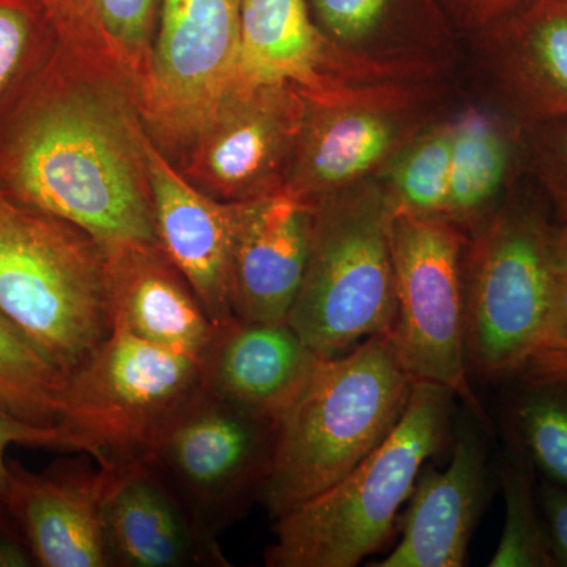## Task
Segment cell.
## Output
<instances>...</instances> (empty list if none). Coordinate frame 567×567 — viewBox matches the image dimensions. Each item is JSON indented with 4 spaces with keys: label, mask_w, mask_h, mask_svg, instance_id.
Returning a JSON list of instances; mask_svg holds the SVG:
<instances>
[{
    "label": "cell",
    "mask_w": 567,
    "mask_h": 567,
    "mask_svg": "<svg viewBox=\"0 0 567 567\" xmlns=\"http://www.w3.org/2000/svg\"><path fill=\"white\" fill-rule=\"evenodd\" d=\"M525 167L567 221V115L525 130Z\"/></svg>",
    "instance_id": "obj_30"
},
{
    "label": "cell",
    "mask_w": 567,
    "mask_h": 567,
    "mask_svg": "<svg viewBox=\"0 0 567 567\" xmlns=\"http://www.w3.org/2000/svg\"><path fill=\"white\" fill-rule=\"evenodd\" d=\"M241 0H162L142 121L162 151L182 153L238 76Z\"/></svg>",
    "instance_id": "obj_10"
},
{
    "label": "cell",
    "mask_w": 567,
    "mask_h": 567,
    "mask_svg": "<svg viewBox=\"0 0 567 567\" xmlns=\"http://www.w3.org/2000/svg\"><path fill=\"white\" fill-rule=\"evenodd\" d=\"M499 486L505 495V525L491 567H558L551 551L539 498L537 472L513 425H505Z\"/></svg>",
    "instance_id": "obj_26"
},
{
    "label": "cell",
    "mask_w": 567,
    "mask_h": 567,
    "mask_svg": "<svg viewBox=\"0 0 567 567\" xmlns=\"http://www.w3.org/2000/svg\"><path fill=\"white\" fill-rule=\"evenodd\" d=\"M525 368L567 374V271L555 274L543 336Z\"/></svg>",
    "instance_id": "obj_32"
},
{
    "label": "cell",
    "mask_w": 567,
    "mask_h": 567,
    "mask_svg": "<svg viewBox=\"0 0 567 567\" xmlns=\"http://www.w3.org/2000/svg\"><path fill=\"white\" fill-rule=\"evenodd\" d=\"M35 566L20 527L6 503L0 502V567Z\"/></svg>",
    "instance_id": "obj_35"
},
{
    "label": "cell",
    "mask_w": 567,
    "mask_h": 567,
    "mask_svg": "<svg viewBox=\"0 0 567 567\" xmlns=\"http://www.w3.org/2000/svg\"><path fill=\"white\" fill-rule=\"evenodd\" d=\"M133 93L58 40L0 122V193L102 245L158 241Z\"/></svg>",
    "instance_id": "obj_1"
},
{
    "label": "cell",
    "mask_w": 567,
    "mask_h": 567,
    "mask_svg": "<svg viewBox=\"0 0 567 567\" xmlns=\"http://www.w3.org/2000/svg\"><path fill=\"white\" fill-rule=\"evenodd\" d=\"M276 82L295 85L309 102L328 103L393 81L339 51L316 24L308 0H241L235 85Z\"/></svg>",
    "instance_id": "obj_15"
},
{
    "label": "cell",
    "mask_w": 567,
    "mask_h": 567,
    "mask_svg": "<svg viewBox=\"0 0 567 567\" xmlns=\"http://www.w3.org/2000/svg\"><path fill=\"white\" fill-rule=\"evenodd\" d=\"M421 103L412 82L372 85L334 102L308 100L284 192L315 207L374 181L423 132Z\"/></svg>",
    "instance_id": "obj_12"
},
{
    "label": "cell",
    "mask_w": 567,
    "mask_h": 567,
    "mask_svg": "<svg viewBox=\"0 0 567 567\" xmlns=\"http://www.w3.org/2000/svg\"><path fill=\"white\" fill-rule=\"evenodd\" d=\"M278 423L203 386L147 458L200 524L219 536L260 502Z\"/></svg>",
    "instance_id": "obj_9"
},
{
    "label": "cell",
    "mask_w": 567,
    "mask_h": 567,
    "mask_svg": "<svg viewBox=\"0 0 567 567\" xmlns=\"http://www.w3.org/2000/svg\"><path fill=\"white\" fill-rule=\"evenodd\" d=\"M55 35L122 82L137 100L158 28L162 0H40Z\"/></svg>",
    "instance_id": "obj_23"
},
{
    "label": "cell",
    "mask_w": 567,
    "mask_h": 567,
    "mask_svg": "<svg viewBox=\"0 0 567 567\" xmlns=\"http://www.w3.org/2000/svg\"><path fill=\"white\" fill-rule=\"evenodd\" d=\"M111 468L103 506L107 567H229L212 535L147 457Z\"/></svg>",
    "instance_id": "obj_14"
},
{
    "label": "cell",
    "mask_w": 567,
    "mask_h": 567,
    "mask_svg": "<svg viewBox=\"0 0 567 567\" xmlns=\"http://www.w3.org/2000/svg\"><path fill=\"white\" fill-rule=\"evenodd\" d=\"M507 117L524 130L567 115V13L527 0L481 33Z\"/></svg>",
    "instance_id": "obj_21"
},
{
    "label": "cell",
    "mask_w": 567,
    "mask_h": 567,
    "mask_svg": "<svg viewBox=\"0 0 567 567\" xmlns=\"http://www.w3.org/2000/svg\"><path fill=\"white\" fill-rule=\"evenodd\" d=\"M320 31L383 80H427L451 37L439 0H308Z\"/></svg>",
    "instance_id": "obj_19"
},
{
    "label": "cell",
    "mask_w": 567,
    "mask_h": 567,
    "mask_svg": "<svg viewBox=\"0 0 567 567\" xmlns=\"http://www.w3.org/2000/svg\"><path fill=\"white\" fill-rule=\"evenodd\" d=\"M554 259L558 271H567V221L555 226Z\"/></svg>",
    "instance_id": "obj_36"
},
{
    "label": "cell",
    "mask_w": 567,
    "mask_h": 567,
    "mask_svg": "<svg viewBox=\"0 0 567 567\" xmlns=\"http://www.w3.org/2000/svg\"><path fill=\"white\" fill-rule=\"evenodd\" d=\"M319 358L287 322H245L234 317L216 328L200 361L204 386L279 421Z\"/></svg>",
    "instance_id": "obj_22"
},
{
    "label": "cell",
    "mask_w": 567,
    "mask_h": 567,
    "mask_svg": "<svg viewBox=\"0 0 567 567\" xmlns=\"http://www.w3.org/2000/svg\"><path fill=\"white\" fill-rule=\"evenodd\" d=\"M525 2L527 0H439L453 28L477 37Z\"/></svg>",
    "instance_id": "obj_33"
},
{
    "label": "cell",
    "mask_w": 567,
    "mask_h": 567,
    "mask_svg": "<svg viewBox=\"0 0 567 567\" xmlns=\"http://www.w3.org/2000/svg\"><path fill=\"white\" fill-rule=\"evenodd\" d=\"M11 445L43 447V450L73 451L91 456L87 443L65 427H43L25 423L0 404V502L6 503L9 488V461L7 450Z\"/></svg>",
    "instance_id": "obj_31"
},
{
    "label": "cell",
    "mask_w": 567,
    "mask_h": 567,
    "mask_svg": "<svg viewBox=\"0 0 567 567\" xmlns=\"http://www.w3.org/2000/svg\"><path fill=\"white\" fill-rule=\"evenodd\" d=\"M555 2H557L558 6L561 7V9L567 13V0H555Z\"/></svg>",
    "instance_id": "obj_37"
},
{
    "label": "cell",
    "mask_w": 567,
    "mask_h": 567,
    "mask_svg": "<svg viewBox=\"0 0 567 567\" xmlns=\"http://www.w3.org/2000/svg\"><path fill=\"white\" fill-rule=\"evenodd\" d=\"M451 132L445 219L470 235L502 207L511 182L525 167V130L505 112L468 110L451 122Z\"/></svg>",
    "instance_id": "obj_24"
},
{
    "label": "cell",
    "mask_w": 567,
    "mask_h": 567,
    "mask_svg": "<svg viewBox=\"0 0 567 567\" xmlns=\"http://www.w3.org/2000/svg\"><path fill=\"white\" fill-rule=\"evenodd\" d=\"M66 375L0 312V404L25 423L62 427Z\"/></svg>",
    "instance_id": "obj_27"
},
{
    "label": "cell",
    "mask_w": 567,
    "mask_h": 567,
    "mask_svg": "<svg viewBox=\"0 0 567 567\" xmlns=\"http://www.w3.org/2000/svg\"><path fill=\"white\" fill-rule=\"evenodd\" d=\"M103 246L114 328L203 361L215 324L159 241Z\"/></svg>",
    "instance_id": "obj_20"
},
{
    "label": "cell",
    "mask_w": 567,
    "mask_h": 567,
    "mask_svg": "<svg viewBox=\"0 0 567 567\" xmlns=\"http://www.w3.org/2000/svg\"><path fill=\"white\" fill-rule=\"evenodd\" d=\"M488 431L464 409L445 470L423 466L401 520V539L372 567H462L492 492Z\"/></svg>",
    "instance_id": "obj_13"
},
{
    "label": "cell",
    "mask_w": 567,
    "mask_h": 567,
    "mask_svg": "<svg viewBox=\"0 0 567 567\" xmlns=\"http://www.w3.org/2000/svg\"><path fill=\"white\" fill-rule=\"evenodd\" d=\"M147 171L159 245L196 290L215 328L234 319L230 268L238 203H223L174 166L148 137Z\"/></svg>",
    "instance_id": "obj_17"
},
{
    "label": "cell",
    "mask_w": 567,
    "mask_h": 567,
    "mask_svg": "<svg viewBox=\"0 0 567 567\" xmlns=\"http://www.w3.org/2000/svg\"><path fill=\"white\" fill-rule=\"evenodd\" d=\"M555 226L539 205L506 199L468 235L464 289L470 375L507 382L535 353L557 274Z\"/></svg>",
    "instance_id": "obj_6"
},
{
    "label": "cell",
    "mask_w": 567,
    "mask_h": 567,
    "mask_svg": "<svg viewBox=\"0 0 567 567\" xmlns=\"http://www.w3.org/2000/svg\"><path fill=\"white\" fill-rule=\"evenodd\" d=\"M391 219L385 188L372 181L315 205L305 281L287 323L317 357H339L393 330Z\"/></svg>",
    "instance_id": "obj_5"
},
{
    "label": "cell",
    "mask_w": 567,
    "mask_h": 567,
    "mask_svg": "<svg viewBox=\"0 0 567 567\" xmlns=\"http://www.w3.org/2000/svg\"><path fill=\"white\" fill-rule=\"evenodd\" d=\"M306 111L308 99L287 82L235 85L182 153L178 171L223 203L281 193Z\"/></svg>",
    "instance_id": "obj_11"
},
{
    "label": "cell",
    "mask_w": 567,
    "mask_h": 567,
    "mask_svg": "<svg viewBox=\"0 0 567 567\" xmlns=\"http://www.w3.org/2000/svg\"><path fill=\"white\" fill-rule=\"evenodd\" d=\"M537 498L557 565L567 567V488L540 480Z\"/></svg>",
    "instance_id": "obj_34"
},
{
    "label": "cell",
    "mask_w": 567,
    "mask_h": 567,
    "mask_svg": "<svg viewBox=\"0 0 567 567\" xmlns=\"http://www.w3.org/2000/svg\"><path fill=\"white\" fill-rule=\"evenodd\" d=\"M315 207L281 192L238 203L230 306L235 319L282 323L303 286Z\"/></svg>",
    "instance_id": "obj_18"
},
{
    "label": "cell",
    "mask_w": 567,
    "mask_h": 567,
    "mask_svg": "<svg viewBox=\"0 0 567 567\" xmlns=\"http://www.w3.org/2000/svg\"><path fill=\"white\" fill-rule=\"evenodd\" d=\"M456 394L415 380L390 435L333 487L275 518L268 567H354L390 539L429 458L445 447Z\"/></svg>",
    "instance_id": "obj_3"
},
{
    "label": "cell",
    "mask_w": 567,
    "mask_h": 567,
    "mask_svg": "<svg viewBox=\"0 0 567 567\" xmlns=\"http://www.w3.org/2000/svg\"><path fill=\"white\" fill-rule=\"evenodd\" d=\"M507 383V423L537 475L567 488V374L525 368Z\"/></svg>",
    "instance_id": "obj_25"
},
{
    "label": "cell",
    "mask_w": 567,
    "mask_h": 567,
    "mask_svg": "<svg viewBox=\"0 0 567 567\" xmlns=\"http://www.w3.org/2000/svg\"><path fill=\"white\" fill-rule=\"evenodd\" d=\"M55 47L58 35L40 0H0V122Z\"/></svg>",
    "instance_id": "obj_29"
},
{
    "label": "cell",
    "mask_w": 567,
    "mask_h": 567,
    "mask_svg": "<svg viewBox=\"0 0 567 567\" xmlns=\"http://www.w3.org/2000/svg\"><path fill=\"white\" fill-rule=\"evenodd\" d=\"M6 506L20 527L35 566L107 567L103 506L111 468L85 458L44 473L9 462Z\"/></svg>",
    "instance_id": "obj_16"
},
{
    "label": "cell",
    "mask_w": 567,
    "mask_h": 567,
    "mask_svg": "<svg viewBox=\"0 0 567 567\" xmlns=\"http://www.w3.org/2000/svg\"><path fill=\"white\" fill-rule=\"evenodd\" d=\"M451 171V122L424 128L383 173L382 185L393 212L445 219Z\"/></svg>",
    "instance_id": "obj_28"
},
{
    "label": "cell",
    "mask_w": 567,
    "mask_h": 567,
    "mask_svg": "<svg viewBox=\"0 0 567 567\" xmlns=\"http://www.w3.org/2000/svg\"><path fill=\"white\" fill-rule=\"evenodd\" d=\"M468 235L453 223L393 212L391 252L399 358L415 380L454 391L488 429L470 386L465 350L464 267Z\"/></svg>",
    "instance_id": "obj_8"
},
{
    "label": "cell",
    "mask_w": 567,
    "mask_h": 567,
    "mask_svg": "<svg viewBox=\"0 0 567 567\" xmlns=\"http://www.w3.org/2000/svg\"><path fill=\"white\" fill-rule=\"evenodd\" d=\"M203 386L196 358L114 328L66 375L62 427L87 443L99 465L147 457Z\"/></svg>",
    "instance_id": "obj_7"
},
{
    "label": "cell",
    "mask_w": 567,
    "mask_h": 567,
    "mask_svg": "<svg viewBox=\"0 0 567 567\" xmlns=\"http://www.w3.org/2000/svg\"><path fill=\"white\" fill-rule=\"evenodd\" d=\"M0 312L70 375L114 331L104 246L0 193Z\"/></svg>",
    "instance_id": "obj_4"
},
{
    "label": "cell",
    "mask_w": 567,
    "mask_h": 567,
    "mask_svg": "<svg viewBox=\"0 0 567 567\" xmlns=\"http://www.w3.org/2000/svg\"><path fill=\"white\" fill-rule=\"evenodd\" d=\"M415 379L390 334H375L333 358H319L282 413L260 505L278 518L333 487L390 435Z\"/></svg>",
    "instance_id": "obj_2"
}]
</instances>
